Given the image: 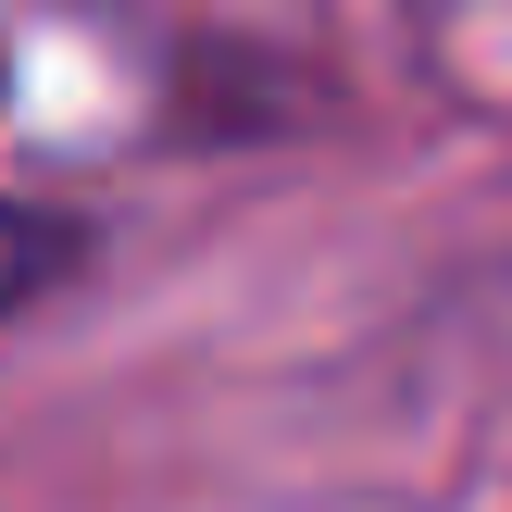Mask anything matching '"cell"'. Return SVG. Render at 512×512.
<instances>
[{
	"mask_svg": "<svg viewBox=\"0 0 512 512\" xmlns=\"http://www.w3.org/2000/svg\"><path fill=\"white\" fill-rule=\"evenodd\" d=\"M88 263H100V225L75 213V200H25V188H0V325L50 313Z\"/></svg>",
	"mask_w": 512,
	"mask_h": 512,
	"instance_id": "1",
	"label": "cell"
},
{
	"mask_svg": "<svg viewBox=\"0 0 512 512\" xmlns=\"http://www.w3.org/2000/svg\"><path fill=\"white\" fill-rule=\"evenodd\" d=\"M0 100H13V38H0Z\"/></svg>",
	"mask_w": 512,
	"mask_h": 512,
	"instance_id": "2",
	"label": "cell"
}]
</instances>
